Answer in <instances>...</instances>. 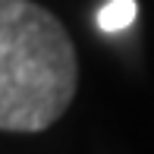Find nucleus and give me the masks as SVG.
Segmentation results:
<instances>
[{
  "label": "nucleus",
  "mask_w": 154,
  "mask_h": 154,
  "mask_svg": "<svg viewBox=\"0 0 154 154\" xmlns=\"http://www.w3.org/2000/svg\"><path fill=\"white\" fill-rule=\"evenodd\" d=\"M79 88L66 25L35 0H0V132L51 129Z\"/></svg>",
  "instance_id": "obj_1"
},
{
  "label": "nucleus",
  "mask_w": 154,
  "mask_h": 154,
  "mask_svg": "<svg viewBox=\"0 0 154 154\" xmlns=\"http://www.w3.org/2000/svg\"><path fill=\"white\" fill-rule=\"evenodd\" d=\"M138 16V3L135 0H110L101 13H97V25L104 32H123L135 22Z\"/></svg>",
  "instance_id": "obj_2"
}]
</instances>
